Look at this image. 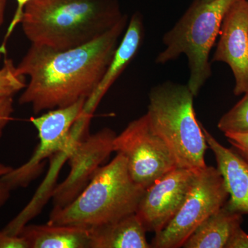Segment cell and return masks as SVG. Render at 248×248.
Listing matches in <instances>:
<instances>
[{
  "label": "cell",
  "instance_id": "obj_17",
  "mask_svg": "<svg viewBox=\"0 0 248 248\" xmlns=\"http://www.w3.org/2000/svg\"><path fill=\"white\" fill-rule=\"evenodd\" d=\"M244 94V97L218 121V128L223 133H248V91Z\"/></svg>",
  "mask_w": 248,
  "mask_h": 248
},
{
  "label": "cell",
  "instance_id": "obj_7",
  "mask_svg": "<svg viewBox=\"0 0 248 248\" xmlns=\"http://www.w3.org/2000/svg\"><path fill=\"white\" fill-rule=\"evenodd\" d=\"M228 199L218 170L208 166L200 170L182 207L169 224L155 234L151 247L182 248L201 223L224 206Z\"/></svg>",
  "mask_w": 248,
  "mask_h": 248
},
{
  "label": "cell",
  "instance_id": "obj_25",
  "mask_svg": "<svg viewBox=\"0 0 248 248\" xmlns=\"http://www.w3.org/2000/svg\"><path fill=\"white\" fill-rule=\"evenodd\" d=\"M6 4H7V0H0V27L4 22ZM1 55L2 53L0 51V61H1Z\"/></svg>",
  "mask_w": 248,
  "mask_h": 248
},
{
  "label": "cell",
  "instance_id": "obj_19",
  "mask_svg": "<svg viewBox=\"0 0 248 248\" xmlns=\"http://www.w3.org/2000/svg\"><path fill=\"white\" fill-rule=\"evenodd\" d=\"M14 103V97L0 99V139L4 135L5 128L12 120Z\"/></svg>",
  "mask_w": 248,
  "mask_h": 248
},
{
  "label": "cell",
  "instance_id": "obj_1",
  "mask_svg": "<svg viewBox=\"0 0 248 248\" xmlns=\"http://www.w3.org/2000/svg\"><path fill=\"white\" fill-rule=\"evenodd\" d=\"M128 19L125 15L99 38L76 48L56 50L31 44L17 66L19 74L29 78L19 104L30 105L37 115L89 99L110 64Z\"/></svg>",
  "mask_w": 248,
  "mask_h": 248
},
{
  "label": "cell",
  "instance_id": "obj_16",
  "mask_svg": "<svg viewBox=\"0 0 248 248\" xmlns=\"http://www.w3.org/2000/svg\"><path fill=\"white\" fill-rule=\"evenodd\" d=\"M242 215L224 206L210 215L186 240L185 248H225L235 228L241 226Z\"/></svg>",
  "mask_w": 248,
  "mask_h": 248
},
{
  "label": "cell",
  "instance_id": "obj_26",
  "mask_svg": "<svg viewBox=\"0 0 248 248\" xmlns=\"http://www.w3.org/2000/svg\"><path fill=\"white\" fill-rule=\"evenodd\" d=\"M204 1H206V2H208V1H212V0H203Z\"/></svg>",
  "mask_w": 248,
  "mask_h": 248
},
{
  "label": "cell",
  "instance_id": "obj_11",
  "mask_svg": "<svg viewBox=\"0 0 248 248\" xmlns=\"http://www.w3.org/2000/svg\"><path fill=\"white\" fill-rule=\"evenodd\" d=\"M219 40L212 62H224L235 79L234 94L248 91V1L240 0L230 9L222 22Z\"/></svg>",
  "mask_w": 248,
  "mask_h": 248
},
{
  "label": "cell",
  "instance_id": "obj_18",
  "mask_svg": "<svg viewBox=\"0 0 248 248\" xmlns=\"http://www.w3.org/2000/svg\"><path fill=\"white\" fill-rule=\"evenodd\" d=\"M26 77L18 73L17 66L11 59H5L0 68V99L14 97L27 86Z\"/></svg>",
  "mask_w": 248,
  "mask_h": 248
},
{
  "label": "cell",
  "instance_id": "obj_13",
  "mask_svg": "<svg viewBox=\"0 0 248 248\" xmlns=\"http://www.w3.org/2000/svg\"><path fill=\"white\" fill-rule=\"evenodd\" d=\"M144 25L140 13H135L130 18L122 42L116 49L110 64L103 76L100 82L86 100L85 112L94 113L99 102L111 86L120 78L135 57L143 43Z\"/></svg>",
  "mask_w": 248,
  "mask_h": 248
},
{
  "label": "cell",
  "instance_id": "obj_3",
  "mask_svg": "<svg viewBox=\"0 0 248 248\" xmlns=\"http://www.w3.org/2000/svg\"><path fill=\"white\" fill-rule=\"evenodd\" d=\"M144 190L132 179L125 158L117 153L71 203L54 207L48 223L89 228L117 221L136 213Z\"/></svg>",
  "mask_w": 248,
  "mask_h": 248
},
{
  "label": "cell",
  "instance_id": "obj_8",
  "mask_svg": "<svg viewBox=\"0 0 248 248\" xmlns=\"http://www.w3.org/2000/svg\"><path fill=\"white\" fill-rule=\"evenodd\" d=\"M113 146L114 152L126 159L134 182L144 189L177 168L169 147L155 133L146 114L116 135Z\"/></svg>",
  "mask_w": 248,
  "mask_h": 248
},
{
  "label": "cell",
  "instance_id": "obj_15",
  "mask_svg": "<svg viewBox=\"0 0 248 248\" xmlns=\"http://www.w3.org/2000/svg\"><path fill=\"white\" fill-rule=\"evenodd\" d=\"M29 248H89V229L65 225L27 224L19 234Z\"/></svg>",
  "mask_w": 248,
  "mask_h": 248
},
{
  "label": "cell",
  "instance_id": "obj_12",
  "mask_svg": "<svg viewBox=\"0 0 248 248\" xmlns=\"http://www.w3.org/2000/svg\"><path fill=\"white\" fill-rule=\"evenodd\" d=\"M203 130L229 194L226 206L242 215H248V161L234 148L223 146L204 127Z\"/></svg>",
  "mask_w": 248,
  "mask_h": 248
},
{
  "label": "cell",
  "instance_id": "obj_20",
  "mask_svg": "<svg viewBox=\"0 0 248 248\" xmlns=\"http://www.w3.org/2000/svg\"><path fill=\"white\" fill-rule=\"evenodd\" d=\"M224 134L235 151L248 161V133Z\"/></svg>",
  "mask_w": 248,
  "mask_h": 248
},
{
  "label": "cell",
  "instance_id": "obj_5",
  "mask_svg": "<svg viewBox=\"0 0 248 248\" xmlns=\"http://www.w3.org/2000/svg\"><path fill=\"white\" fill-rule=\"evenodd\" d=\"M240 0H194L175 25L165 34L166 48L155 62L164 64L184 54L188 60L187 86L194 97L211 77L210 53L219 35L222 22L230 9Z\"/></svg>",
  "mask_w": 248,
  "mask_h": 248
},
{
  "label": "cell",
  "instance_id": "obj_14",
  "mask_svg": "<svg viewBox=\"0 0 248 248\" xmlns=\"http://www.w3.org/2000/svg\"><path fill=\"white\" fill-rule=\"evenodd\" d=\"M89 248H151L146 231L134 213L117 221L88 228Z\"/></svg>",
  "mask_w": 248,
  "mask_h": 248
},
{
  "label": "cell",
  "instance_id": "obj_22",
  "mask_svg": "<svg viewBox=\"0 0 248 248\" xmlns=\"http://www.w3.org/2000/svg\"><path fill=\"white\" fill-rule=\"evenodd\" d=\"M0 248H29L27 241L20 235L8 234L0 230Z\"/></svg>",
  "mask_w": 248,
  "mask_h": 248
},
{
  "label": "cell",
  "instance_id": "obj_23",
  "mask_svg": "<svg viewBox=\"0 0 248 248\" xmlns=\"http://www.w3.org/2000/svg\"><path fill=\"white\" fill-rule=\"evenodd\" d=\"M225 248H248V234L241 229V226L235 228Z\"/></svg>",
  "mask_w": 248,
  "mask_h": 248
},
{
  "label": "cell",
  "instance_id": "obj_6",
  "mask_svg": "<svg viewBox=\"0 0 248 248\" xmlns=\"http://www.w3.org/2000/svg\"><path fill=\"white\" fill-rule=\"evenodd\" d=\"M87 99H80L71 106L47 111L31 122L37 129L39 143L30 159L11 170L2 177L11 190L27 187L43 171L46 160L55 155L69 153L77 140L73 125L82 115Z\"/></svg>",
  "mask_w": 248,
  "mask_h": 248
},
{
  "label": "cell",
  "instance_id": "obj_2",
  "mask_svg": "<svg viewBox=\"0 0 248 248\" xmlns=\"http://www.w3.org/2000/svg\"><path fill=\"white\" fill-rule=\"evenodd\" d=\"M125 16L119 0H29L20 24L32 45L66 50L99 38Z\"/></svg>",
  "mask_w": 248,
  "mask_h": 248
},
{
  "label": "cell",
  "instance_id": "obj_10",
  "mask_svg": "<svg viewBox=\"0 0 248 248\" xmlns=\"http://www.w3.org/2000/svg\"><path fill=\"white\" fill-rule=\"evenodd\" d=\"M200 170L176 168L145 189L135 214L146 232H159L184 203Z\"/></svg>",
  "mask_w": 248,
  "mask_h": 248
},
{
  "label": "cell",
  "instance_id": "obj_24",
  "mask_svg": "<svg viewBox=\"0 0 248 248\" xmlns=\"http://www.w3.org/2000/svg\"><path fill=\"white\" fill-rule=\"evenodd\" d=\"M12 169L13 167L11 166L0 163V208L9 200L11 192L12 191L3 182L2 177Z\"/></svg>",
  "mask_w": 248,
  "mask_h": 248
},
{
  "label": "cell",
  "instance_id": "obj_9",
  "mask_svg": "<svg viewBox=\"0 0 248 248\" xmlns=\"http://www.w3.org/2000/svg\"><path fill=\"white\" fill-rule=\"evenodd\" d=\"M116 134L105 128L77 142L68 156L70 172L52 192L54 207L66 206L84 190L114 152Z\"/></svg>",
  "mask_w": 248,
  "mask_h": 248
},
{
  "label": "cell",
  "instance_id": "obj_21",
  "mask_svg": "<svg viewBox=\"0 0 248 248\" xmlns=\"http://www.w3.org/2000/svg\"><path fill=\"white\" fill-rule=\"evenodd\" d=\"M29 1V0H16V1H17V9L16 10L12 21H11V24H10L9 27L8 28L7 31H6L2 45L0 46V51L1 53H6V46L7 41L9 40V37H11L12 32H14L15 28L17 27L18 24H20L24 6H26V4H27Z\"/></svg>",
  "mask_w": 248,
  "mask_h": 248
},
{
  "label": "cell",
  "instance_id": "obj_4",
  "mask_svg": "<svg viewBox=\"0 0 248 248\" xmlns=\"http://www.w3.org/2000/svg\"><path fill=\"white\" fill-rule=\"evenodd\" d=\"M194 97L187 85H158L150 92L146 114L155 133L169 147L177 168L197 170L206 166L208 146L203 125L196 117Z\"/></svg>",
  "mask_w": 248,
  "mask_h": 248
}]
</instances>
